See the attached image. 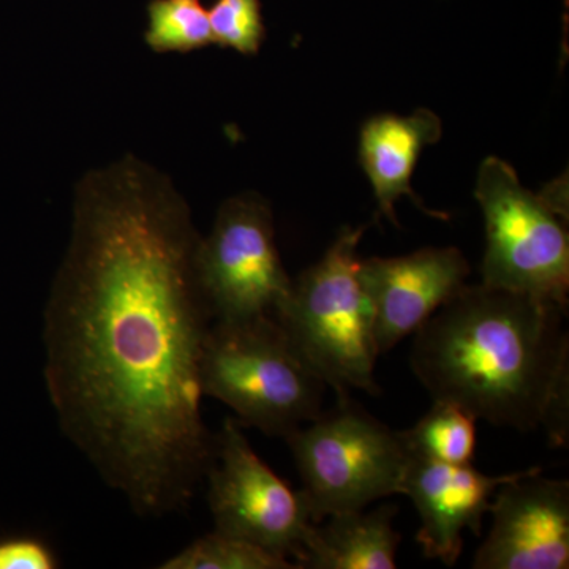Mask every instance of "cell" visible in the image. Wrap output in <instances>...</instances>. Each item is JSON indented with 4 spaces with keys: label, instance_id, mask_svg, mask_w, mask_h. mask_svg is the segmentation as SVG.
<instances>
[{
    "label": "cell",
    "instance_id": "cell-1",
    "mask_svg": "<svg viewBox=\"0 0 569 569\" xmlns=\"http://www.w3.org/2000/svg\"><path fill=\"white\" fill-rule=\"evenodd\" d=\"M200 241L174 183L122 157L78 182L44 307L43 376L59 427L141 518L189 507L216 459L201 415L213 320Z\"/></svg>",
    "mask_w": 569,
    "mask_h": 569
},
{
    "label": "cell",
    "instance_id": "cell-2",
    "mask_svg": "<svg viewBox=\"0 0 569 569\" xmlns=\"http://www.w3.org/2000/svg\"><path fill=\"white\" fill-rule=\"evenodd\" d=\"M568 310L488 284L462 288L415 332L410 365L433 400L553 447L569 438Z\"/></svg>",
    "mask_w": 569,
    "mask_h": 569
},
{
    "label": "cell",
    "instance_id": "cell-3",
    "mask_svg": "<svg viewBox=\"0 0 569 569\" xmlns=\"http://www.w3.org/2000/svg\"><path fill=\"white\" fill-rule=\"evenodd\" d=\"M367 227L343 228L318 263L291 282L274 317L313 372L337 397L351 389L378 395L373 312L361 277L358 247Z\"/></svg>",
    "mask_w": 569,
    "mask_h": 569
},
{
    "label": "cell",
    "instance_id": "cell-4",
    "mask_svg": "<svg viewBox=\"0 0 569 569\" xmlns=\"http://www.w3.org/2000/svg\"><path fill=\"white\" fill-rule=\"evenodd\" d=\"M201 391L242 426L287 438L320 417L326 383L296 353L272 316L212 321L201 355Z\"/></svg>",
    "mask_w": 569,
    "mask_h": 569
},
{
    "label": "cell",
    "instance_id": "cell-5",
    "mask_svg": "<svg viewBox=\"0 0 569 569\" xmlns=\"http://www.w3.org/2000/svg\"><path fill=\"white\" fill-rule=\"evenodd\" d=\"M475 198L486 227L481 283L568 310V182L533 193L511 164L488 157L478 170Z\"/></svg>",
    "mask_w": 569,
    "mask_h": 569
},
{
    "label": "cell",
    "instance_id": "cell-6",
    "mask_svg": "<svg viewBox=\"0 0 569 569\" xmlns=\"http://www.w3.org/2000/svg\"><path fill=\"white\" fill-rule=\"evenodd\" d=\"M302 479L310 520L365 509L372 501L403 493L410 452L400 432L389 429L350 396L321 411L284 438Z\"/></svg>",
    "mask_w": 569,
    "mask_h": 569
},
{
    "label": "cell",
    "instance_id": "cell-7",
    "mask_svg": "<svg viewBox=\"0 0 569 569\" xmlns=\"http://www.w3.org/2000/svg\"><path fill=\"white\" fill-rule=\"evenodd\" d=\"M197 264L213 321L274 316L293 282L277 249L271 206L252 192L223 201Z\"/></svg>",
    "mask_w": 569,
    "mask_h": 569
},
{
    "label": "cell",
    "instance_id": "cell-8",
    "mask_svg": "<svg viewBox=\"0 0 569 569\" xmlns=\"http://www.w3.org/2000/svg\"><path fill=\"white\" fill-rule=\"evenodd\" d=\"M216 437V459L206 475L213 530L282 553L298 565L313 523L301 492L258 458L236 419H224Z\"/></svg>",
    "mask_w": 569,
    "mask_h": 569
},
{
    "label": "cell",
    "instance_id": "cell-9",
    "mask_svg": "<svg viewBox=\"0 0 569 569\" xmlns=\"http://www.w3.org/2000/svg\"><path fill=\"white\" fill-rule=\"evenodd\" d=\"M492 529L479 546L475 569H567L569 482L522 471L492 498Z\"/></svg>",
    "mask_w": 569,
    "mask_h": 569
},
{
    "label": "cell",
    "instance_id": "cell-10",
    "mask_svg": "<svg viewBox=\"0 0 569 569\" xmlns=\"http://www.w3.org/2000/svg\"><path fill=\"white\" fill-rule=\"evenodd\" d=\"M467 258L456 247L361 260L359 277L373 312L378 355L415 335L466 284Z\"/></svg>",
    "mask_w": 569,
    "mask_h": 569
},
{
    "label": "cell",
    "instance_id": "cell-11",
    "mask_svg": "<svg viewBox=\"0 0 569 569\" xmlns=\"http://www.w3.org/2000/svg\"><path fill=\"white\" fill-rule=\"evenodd\" d=\"M520 473L490 477L471 463L451 466L410 458L402 496L413 500L421 518L417 541L426 559L455 567L462 553L463 531L481 537L482 518L498 488Z\"/></svg>",
    "mask_w": 569,
    "mask_h": 569
},
{
    "label": "cell",
    "instance_id": "cell-12",
    "mask_svg": "<svg viewBox=\"0 0 569 569\" xmlns=\"http://www.w3.org/2000/svg\"><path fill=\"white\" fill-rule=\"evenodd\" d=\"M443 133L440 118L427 108L413 114L372 116L359 133V162L372 186L378 209L389 222L399 227L396 203L402 197L415 201L421 211L438 220H448V213L432 211L411 189L415 167L421 152L440 141Z\"/></svg>",
    "mask_w": 569,
    "mask_h": 569
},
{
    "label": "cell",
    "instance_id": "cell-13",
    "mask_svg": "<svg viewBox=\"0 0 569 569\" xmlns=\"http://www.w3.org/2000/svg\"><path fill=\"white\" fill-rule=\"evenodd\" d=\"M396 505L373 511L339 512L312 523L302 542L299 569H395L400 535Z\"/></svg>",
    "mask_w": 569,
    "mask_h": 569
},
{
    "label": "cell",
    "instance_id": "cell-14",
    "mask_svg": "<svg viewBox=\"0 0 569 569\" xmlns=\"http://www.w3.org/2000/svg\"><path fill=\"white\" fill-rule=\"evenodd\" d=\"M411 458L468 466L477 451V418L448 400H433L429 413L400 432Z\"/></svg>",
    "mask_w": 569,
    "mask_h": 569
},
{
    "label": "cell",
    "instance_id": "cell-15",
    "mask_svg": "<svg viewBox=\"0 0 569 569\" xmlns=\"http://www.w3.org/2000/svg\"><path fill=\"white\" fill-rule=\"evenodd\" d=\"M146 43L153 52H192L213 44L209 9L201 0H151Z\"/></svg>",
    "mask_w": 569,
    "mask_h": 569
},
{
    "label": "cell",
    "instance_id": "cell-16",
    "mask_svg": "<svg viewBox=\"0 0 569 569\" xmlns=\"http://www.w3.org/2000/svg\"><path fill=\"white\" fill-rule=\"evenodd\" d=\"M160 569H299L282 553L261 548L247 539L231 537L222 531L194 539Z\"/></svg>",
    "mask_w": 569,
    "mask_h": 569
},
{
    "label": "cell",
    "instance_id": "cell-17",
    "mask_svg": "<svg viewBox=\"0 0 569 569\" xmlns=\"http://www.w3.org/2000/svg\"><path fill=\"white\" fill-rule=\"evenodd\" d=\"M213 44L254 56L261 50L266 29L260 0H216L209 9Z\"/></svg>",
    "mask_w": 569,
    "mask_h": 569
},
{
    "label": "cell",
    "instance_id": "cell-18",
    "mask_svg": "<svg viewBox=\"0 0 569 569\" xmlns=\"http://www.w3.org/2000/svg\"><path fill=\"white\" fill-rule=\"evenodd\" d=\"M59 560L43 539L17 535L0 538V569H56Z\"/></svg>",
    "mask_w": 569,
    "mask_h": 569
}]
</instances>
